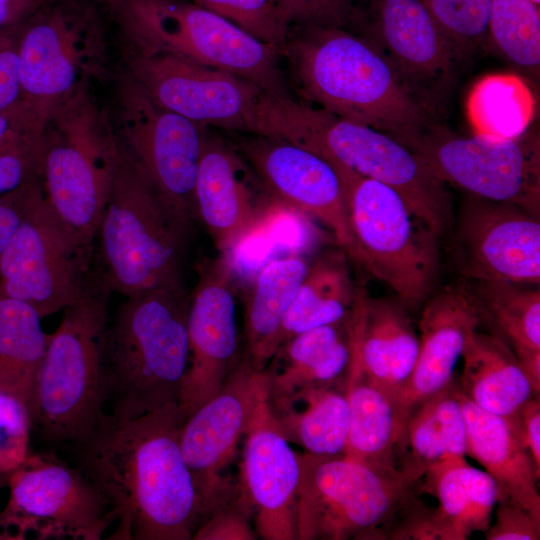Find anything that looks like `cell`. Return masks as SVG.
I'll list each match as a JSON object with an SVG mask.
<instances>
[{
    "instance_id": "cell-2",
    "label": "cell",
    "mask_w": 540,
    "mask_h": 540,
    "mask_svg": "<svg viewBox=\"0 0 540 540\" xmlns=\"http://www.w3.org/2000/svg\"><path fill=\"white\" fill-rule=\"evenodd\" d=\"M301 97L334 115L391 135L410 148L437 123L368 38L305 27L281 51Z\"/></svg>"
},
{
    "instance_id": "cell-24",
    "label": "cell",
    "mask_w": 540,
    "mask_h": 540,
    "mask_svg": "<svg viewBox=\"0 0 540 540\" xmlns=\"http://www.w3.org/2000/svg\"><path fill=\"white\" fill-rule=\"evenodd\" d=\"M423 491L437 499L414 522L409 539L466 540L491 525L498 499L494 479L470 466L465 458H452L427 468Z\"/></svg>"
},
{
    "instance_id": "cell-32",
    "label": "cell",
    "mask_w": 540,
    "mask_h": 540,
    "mask_svg": "<svg viewBox=\"0 0 540 540\" xmlns=\"http://www.w3.org/2000/svg\"><path fill=\"white\" fill-rule=\"evenodd\" d=\"M298 255L276 259L258 273L246 301L241 356L263 371L277 350V336L286 312L307 271Z\"/></svg>"
},
{
    "instance_id": "cell-47",
    "label": "cell",
    "mask_w": 540,
    "mask_h": 540,
    "mask_svg": "<svg viewBox=\"0 0 540 540\" xmlns=\"http://www.w3.org/2000/svg\"><path fill=\"white\" fill-rule=\"evenodd\" d=\"M506 420L520 436L540 477V397L532 396Z\"/></svg>"
},
{
    "instance_id": "cell-4",
    "label": "cell",
    "mask_w": 540,
    "mask_h": 540,
    "mask_svg": "<svg viewBox=\"0 0 540 540\" xmlns=\"http://www.w3.org/2000/svg\"><path fill=\"white\" fill-rule=\"evenodd\" d=\"M423 476L345 454H300L297 540L400 539L423 505Z\"/></svg>"
},
{
    "instance_id": "cell-33",
    "label": "cell",
    "mask_w": 540,
    "mask_h": 540,
    "mask_svg": "<svg viewBox=\"0 0 540 540\" xmlns=\"http://www.w3.org/2000/svg\"><path fill=\"white\" fill-rule=\"evenodd\" d=\"M345 379L346 376L333 384L307 388L283 401L269 403L289 441L310 454H344L349 428Z\"/></svg>"
},
{
    "instance_id": "cell-23",
    "label": "cell",
    "mask_w": 540,
    "mask_h": 540,
    "mask_svg": "<svg viewBox=\"0 0 540 540\" xmlns=\"http://www.w3.org/2000/svg\"><path fill=\"white\" fill-rule=\"evenodd\" d=\"M480 324L477 306L463 288L447 287L426 303L418 323L417 358L395 397L402 435L416 408L454 379L456 364Z\"/></svg>"
},
{
    "instance_id": "cell-20",
    "label": "cell",
    "mask_w": 540,
    "mask_h": 540,
    "mask_svg": "<svg viewBox=\"0 0 540 540\" xmlns=\"http://www.w3.org/2000/svg\"><path fill=\"white\" fill-rule=\"evenodd\" d=\"M461 271L475 281L538 284L539 218L523 209L474 197L458 228Z\"/></svg>"
},
{
    "instance_id": "cell-29",
    "label": "cell",
    "mask_w": 540,
    "mask_h": 540,
    "mask_svg": "<svg viewBox=\"0 0 540 540\" xmlns=\"http://www.w3.org/2000/svg\"><path fill=\"white\" fill-rule=\"evenodd\" d=\"M345 387L349 428L344 454L369 464L400 468L402 432L393 397L362 368L352 339Z\"/></svg>"
},
{
    "instance_id": "cell-50",
    "label": "cell",
    "mask_w": 540,
    "mask_h": 540,
    "mask_svg": "<svg viewBox=\"0 0 540 540\" xmlns=\"http://www.w3.org/2000/svg\"><path fill=\"white\" fill-rule=\"evenodd\" d=\"M8 475L0 473V488L8 487Z\"/></svg>"
},
{
    "instance_id": "cell-45",
    "label": "cell",
    "mask_w": 540,
    "mask_h": 540,
    "mask_svg": "<svg viewBox=\"0 0 540 540\" xmlns=\"http://www.w3.org/2000/svg\"><path fill=\"white\" fill-rule=\"evenodd\" d=\"M495 522L484 532L486 540H539L540 518L509 501H497Z\"/></svg>"
},
{
    "instance_id": "cell-15",
    "label": "cell",
    "mask_w": 540,
    "mask_h": 540,
    "mask_svg": "<svg viewBox=\"0 0 540 540\" xmlns=\"http://www.w3.org/2000/svg\"><path fill=\"white\" fill-rule=\"evenodd\" d=\"M444 183L539 218L540 140L530 127L514 139L455 136L436 124L410 148Z\"/></svg>"
},
{
    "instance_id": "cell-17",
    "label": "cell",
    "mask_w": 540,
    "mask_h": 540,
    "mask_svg": "<svg viewBox=\"0 0 540 540\" xmlns=\"http://www.w3.org/2000/svg\"><path fill=\"white\" fill-rule=\"evenodd\" d=\"M265 391L263 371L256 370L241 356L219 391L182 424V454L205 502L207 516L236 489L237 484L223 472L235 457L237 444L244 437Z\"/></svg>"
},
{
    "instance_id": "cell-46",
    "label": "cell",
    "mask_w": 540,
    "mask_h": 540,
    "mask_svg": "<svg viewBox=\"0 0 540 540\" xmlns=\"http://www.w3.org/2000/svg\"><path fill=\"white\" fill-rule=\"evenodd\" d=\"M21 97L16 23L0 30V111Z\"/></svg>"
},
{
    "instance_id": "cell-3",
    "label": "cell",
    "mask_w": 540,
    "mask_h": 540,
    "mask_svg": "<svg viewBox=\"0 0 540 540\" xmlns=\"http://www.w3.org/2000/svg\"><path fill=\"white\" fill-rule=\"evenodd\" d=\"M190 293L157 289L128 296L109 316L102 368L112 415L132 418L179 404L190 360Z\"/></svg>"
},
{
    "instance_id": "cell-9",
    "label": "cell",
    "mask_w": 540,
    "mask_h": 540,
    "mask_svg": "<svg viewBox=\"0 0 540 540\" xmlns=\"http://www.w3.org/2000/svg\"><path fill=\"white\" fill-rule=\"evenodd\" d=\"M118 154L115 131L88 89L57 106L46 122L45 198L78 243L92 252Z\"/></svg>"
},
{
    "instance_id": "cell-48",
    "label": "cell",
    "mask_w": 540,
    "mask_h": 540,
    "mask_svg": "<svg viewBox=\"0 0 540 540\" xmlns=\"http://www.w3.org/2000/svg\"><path fill=\"white\" fill-rule=\"evenodd\" d=\"M20 220L19 190L0 196V254L18 226Z\"/></svg>"
},
{
    "instance_id": "cell-6",
    "label": "cell",
    "mask_w": 540,
    "mask_h": 540,
    "mask_svg": "<svg viewBox=\"0 0 540 540\" xmlns=\"http://www.w3.org/2000/svg\"><path fill=\"white\" fill-rule=\"evenodd\" d=\"M191 232L192 227L162 200L119 146L95 239L98 279L124 297L185 288L183 272Z\"/></svg>"
},
{
    "instance_id": "cell-41",
    "label": "cell",
    "mask_w": 540,
    "mask_h": 540,
    "mask_svg": "<svg viewBox=\"0 0 540 540\" xmlns=\"http://www.w3.org/2000/svg\"><path fill=\"white\" fill-rule=\"evenodd\" d=\"M432 18L463 56L489 36L492 0H420Z\"/></svg>"
},
{
    "instance_id": "cell-51",
    "label": "cell",
    "mask_w": 540,
    "mask_h": 540,
    "mask_svg": "<svg viewBox=\"0 0 540 540\" xmlns=\"http://www.w3.org/2000/svg\"><path fill=\"white\" fill-rule=\"evenodd\" d=\"M14 1H17V0H0V5L12 3Z\"/></svg>"
},
{
    "instance_id": "cell-30",
    "label": "cell",
    "mask_w": 540,
    "mask_h": 540,
    "mask_svg": "<svg viewBox=\"0 0 540 540\" xmlns=\"http://www.w3.org/2000/svg\"><path fill=\"white\" fill-rule=\"evenodd\" d=\"M462 358L460 391L482 410L509 419L535 396L516 355L498 336L474 331Z\"/></svg>"
},
{
    "instance_id": "cell-44",
    "label": "cell",
    "mask_w": 540,
    "mask_h": 540,
    "mask_svg": "<svg viewBox=\"0 0 540 540\" xmlns=\"http://www.w3.org/2000/svg\"><path fill=\"white\" fill-rule=\"evenodd\" d=\"M358 0H281L291 24L305 27L343 28L352 18Z\"/></svg>"
},
{
    "instance_id": "cell-5",
    "label": "cell",
    "mask_w": 540,
    "mask_h": 540,
    "mask_svg": "<svg viewBox=\"0 0 540 540\" xmlns=\"http://www.w3.org/2000/svg\"><path fill=\"white\" fill-rule=\"evenodd\" d=\"M262 107L263 136L287 140L388 185L438 237L447 230L451 205L446 183L391 135L291 97L267 93Z\"/></svg>"
},
{
    "instance_id": "cell-35",
    "label": "cell",
    "mask_w": 540,
    "mask_h": 540,
    "mask_svg": "<svg viewBox=\"0 0 540 540\" xmlns=\"http://www.w3.org/2000/svg\"><path fill=\"white\" fill-rule=\"evenodd\" d=\"M356 295L343 255L333 253L319 259L308 268L286 312L277 349L300 333L346 319Z\"/></svg>"
},
{
    "instance_id": "cell-21",
    "label": "cell",
    "mask_w": 540,
    "mask_h": 540,
    "mask_svg": "<svg viewBox=\"0 0 540 540\" xmlns=\"http://www.w3.org/2000/svg\"><path fill=\"white\" fill-rule=\"evenodd\" d=\"M372 41L409 89L434 112L462 57L420 0H371Z\"/></svg>"
},
{
    "instance_id": "cell-37",
    "label": "cell",
    "mask_w": 540,
    "mask_h": 540,
    "mask_svg": "<svg viewBox=\"0 0 540 540\" xmlns=\"http://www.w3.org/2000/svg\"><path fill=\"white\" fill-rule=\"evenodd\" d=\"M41 317L29 304L0 298V384L30 401L46 348Z\"/></svg>"
},
{
    "instance_id": "cell-38",
    "label": "cell",
    "mask_w": 540,
    "mask_h": 540,
    "mask_svg": "<svg viewBox=\"0 0 540 540\" xmlns=\"http://www.w3.org/2000/svg\"><path fill=\"white\" fill-rule=\"evenodd\" d=\"M45 126L22 99L0 111V195L41 180Z\"/></svg>"
},
{
    "instance_id": "cell-19",
    "label": "cell",
    "mask_w": 540,
    "mask_h": 540,
    "mask_svg": "<svg viewBox=\"0 0 540 540\" xmlns=\"http://www.w3.org/2000/svg\"><path fill=\"white\" fill-rule=\"evenodd\" d=\"M236 140V150L267 192L322 222L356 260L343 190L333 166L317 153L278 137L246 134Z\"/></svg>"
},
{
    "instance_id": "cell-27",
    "label": "cell",
    "mask_w": 540,
    "mask_h": 540,
    "mask_svg": "<svg viewBox=\"0 0 540 540\" xmlns=\"http://www.w3.org/2000/svg\"><path fill=\"white\" fill-rule=\"evenodd\" d=\"M350 321L351 313L340 322L300 333L276 350L263 370L269 403L346 376L352 356Z\"/></svg>"
},
{
    "instance_id": "cell-13",
    "label": "cell",
    "mask_w": 540,
    "mask_h": 540,
    "mask_svg": "<svg viewBox=\"0 0 540 540\" xmlns=\"http://www.w3.org/2000/svg\"><path fill=\"white\" fill-rule=\"evenodd\" d=\"M117 142L162 200L188 225L206 126L157 105L128 74L117 90Z\"/></svg>"
},
{
    "instance_id": "cell-31",
    "label": "cell",
    "mask_w": 540,
    "mask_h": 540,
    "mask_svg": "<svg viewBox=\"0 0 540 540\" xmlns=\"http://www.w3.org/2000/svg\"><path fill=\"white\" fill-rule=\"evenodd\" d=\"M521 284L476 281L471 294L491 333L514 352L530 380L533 394L540 396V291Z\"/></svg>"
},
{
    "instance_id": "cell-16",
    "label": "cell",
    "mask_w": 540,
    "mask_h": 540,
    "mask_svg": "<svg viewBox=\"0 0 540 540\" xmlns=\"http://www.w3.org/2000/svg\"><path fill=\"white\" fill-rule=\"evenodd\" d=\"M127 73L159 106L199 125L260 134L266 91L229 73L167 53L127 51Z\"/></svg>"
},
{
    "instance_id": "cell-11",
    "label": "cell",
    "mask_w": 540,
    "mask_h": 540,
    "mask_svg": "<svg viewBox=\"0 0 540 540\" xmlns=\"http://www.w3.org/2000/svg\"><path fill=\"white\" fill-rule=\"evenodd\" d=\"M97 4L52 0L16 23L20 99L46 122L101 71L105 40Z\"/></svg>"
},
{
    "instance_id": "cell-26",
    "label": "cell",
    "mask_w": 540,
    "mask_h": 540,
    "mask_svg": "<svg viewBox=\"0 0 540 540\" xmlns=\"http://www.w3.org/2000/svg\"><path fill=\"white\" fill-rule=\"evenodd\" d=\"M407 307L357 291L351 335L363 370L395 397L414 367L419 339Z\"/></svg>"
},
{
    "instance_id": "cell-12",
    "label": "cell",
    "mask_w": 540,
    "mask_h": 540,
    "mask_svg": "<svg viewBox=\"0 0 540 540\" xmlns=\"http://www.w3.org/2000/svg\"><path fill=\"white\" fill-rule=\"evenodd\" d=\"M19 209L18 226L0 254V298L23 301L44 318L86 293L93 252L50 208L42 180L19 188Z\"/></svg>"
},
{
    "instance_id": "cell-34",
    "label": "cell",
    "mask_w": 540,
    "mask_h": 540,
    "mask_svg": "<svg viewBox=\"0 0 540 540\" xmlns=\"http://www.w3.org/2000/svg\"><path fill=\"white\" fill-rule=\"evenodd\" d=\"M467 455L459 381L453 379L409 417L399 452L400 467L424 476L431 465Z\"/></svg>"
},
{
    "instance_id": "cell-25",
    "label": "cell",
    "mask_w": 540,
    "mask_h": 540,
    "mask_svg": "<svg viewBox=\"0 0 540 540\" xmlns=\"http://www.w3.org/2000/svg\"><path fill=\"white\" fill-rule=\"evenodd\" d=\"M241 164L234 148L207 135L195 182V204L198 218L224 255L234 252L262 223L242 179Z\"/></svg>"
},
{
    "instance_id": "cell-42",
    "label": "cell",
    "mask_w": 540,
    "mask_h": 540,
    "mask_svg": "<svg viewBox=\"0 0 540 540\" xmlns=\"http://www.w3.org/2000/svg\"><path fill=\"white\" fill-rule=\"evenodd\" d=\"M30 401L18 390L0 384V473L10 474L29 456L32 428Z\"/></svg>"
},
{
    "instance_id": "cell-43",
    "label": "cell",
    "mask_w": 540,
    "mask_h": 540,
    "mask_svg": "<svg viewBox=\"0 0 540 540\" xmlns=\"http://www.w3.org/2000/svg\"><path fill=\"white\" fill-rule=\"evenodd\" d=\"M251 506L240 486L223 503L218 505L195 531V540H254Z\"/></svg>"
},
{
    "instance_id": "cell-22",
    "label": "cell",
    "mask_w": 540,
    "mask_h": 540,
    "mask_svg": "<svg viewBox=\"0 0 540 540\" xmlns=\"http://www.w3.org/2000/svg\"><path fill=\"white\" fill-rule=\"evenodd\" d=\"M244 437L239 484L251 506L257 536L264 540H297L300 454L291 448L275 418L267 388Z\"/></svg>"
},
{
    "instance_id": "cell-18",
    "label": "cell",
    "mask_w": 540,
    "mask_h": 540,
    "mask_svg": "<svg viewBox=\"0 0 540 540\" xmlns=\"http://www.w3.org/2000/svg\"><path fill=\"white\" fill-rule=\"evenodd\" d=\"M234 286L230 255L200 265L190 293V360L178 404L184 420L219 391L240 361Z\"/></svg>"
},
{
    "instance_id": "cell-7",
    "label": "cell",
    "mask_w": 540,
    "mask_h": 540,
    "mask_svg": "<svg viewBox=\"0 0 540 540\" xmlns=\"http://www.w3.org/2000/svg\"><path fill=\"white\" fill-rule=\"evenodd\" d=\"M98 2L118 27L126 51L172 54L232 73L272 95L290 97L280 66V50L191 1Z\"/></svg>"
},
{
    "instance_id": "cell-52",
    "label": "cell",
    "mask_w": 540,
    "mask_h": 540,
    "mask_svg": "<svg viewBox=\"0 0 540 540\" xmlns=\"http://www.w3.org/2000/svg\"><path fill=\"white\" fill-rule=\"evenodd\" d=\"M533 3H535L536 5H540V0H531Z\"/></svg>"
},
{
    "instance_id": "cell-40",
    "label": "cell",
    "mask_w": 540,
    "mask_h": 540,
    "mask_svg": "<svg viewBox=\"0 0 540 540\" xmlns=\"http://www.w3.org/2000/svg\"><path fill=\"white\" fill-rule=\"evenodd\" d=\"M230 21L255 39L280 51L286 45L291 24L281 0H191Z\"/></svg>"
},
{
    "instance_id": "cell-8",
    "label": "cell",
    "mask_w": 540,
    "mask_h": 540,
    "mask_svg": "<svg viewBox=\"0 0 540 540\" xmlns=\"http://www.w3.org/2000/svg\"><path fill=\"white\" fill-rule=\"evenodd\" d=\"M107 287L90 283L47 334L31 399L32 426L45 442L75 447L104 412L102 341L109 318Z\"/></svg>"
},
{
    "instance_id": "cell-28",
    "label": "cell",
    "mask_w": 540,
    "mask_h": 540,
    "mask_svg": "<svg viewBox=\"0 0 540 540\" xmlns=\"http://www.w3.org/2000/svg\"><path fill=\"white\" fill-rule=\"evenodd\" d=\"M467 433V455L495 481L497 501H509L540 518V496L532 458L516 430L500 416L488 413L460 391Z\"/></svg>"
},
{
    "instance_id": "cell-36",
    "label": "cell",
    "mask_w": 540,
    "mask_h": 540,
    "mask_svg": "<svg viewBox=\"0 0 540 540\" xmlns=\"http://www.w3.org/2000/svg\"><path fill=\"white\" fill-rule=\"evenodd\" d=\"M536 110L531 88L512 73L482 77L466 100V115L474 134L500 139L524 134L531 127Z\"/></svg>"
},
{
    "instance_id": "cell-10",
    "label": "cell",
    "mask_w": 540,
    "mask_h": 540,
    "mask_svg": "<svg viewBox=\"0 0 540 540\" xmlns=\"http://www.w3.org/2000/svg\"><path fill=\"white\" fill-rule=\"evenodd\" d=\"M330 164L341 182L356 261L389 286L407 308L417 306L435 279L438 236L393 188Z\"/></svg>"
},
{
    "instance_id": "cell-1",
    "label": "cell",
    "mask_w": 540,
    "mask_h": 540,
    "mask_svg": "<svg viewBox=\"0 0 540 540\" xmlns=\"http://www.w3.org/2000/svg\"><path fill=\"white\" fill-rule=\"evenodd\" d=\"M183 422L178 404L132 418L104 413L73 447L118 521L111 539L189 540L207 517L182 454Z\"/></svg>"
},
{
    "instance_id": "cell-14",
    "label": "cell",
    "mask_w": 540,
    "mask_h": 540,
    "mask_svg": "<svg viewBox=\"0 0 540 540\" xmlns=\"http://www.w3.org/2000/svg\"><path fill=\"white\" fill-rule=\"evenodd\" d=\"M9 500L0 513V539L40 538L99 540L116 521L109 502L76 466L56 455L30 453L8 475Z\"/></svg>"
},
{
    "instance_id": "cell-39",
    "label": "cell",
    "mask_w": 540,
    "mask_h": 540,
    "mask_svg": "<svg viewBox=\"0 0 540 540\" xmlns=\"http://www.w3.org/2000/svg\"><path fill=\"white\" fill-rule=\"evenodd\" d=\"M489 36L514 64L538 74L540 12L531 0H492Z\"/></svg>"
},
{
    "instance_id": "cell-49",
    "label": "cell",
    "mask_w": 540,
    "mask_h": 540,
    "mask_svg": "<svg viewBox=\"0 0 540 540\" xmlns=\"http://www.w3.org/2000/svg\"><path fill=\"white\" fill-rule=\"evenodd\" d=\"M50 1L52 0H17L0 5V30L19 22Z\"/></svg>"
}]
</instances>
